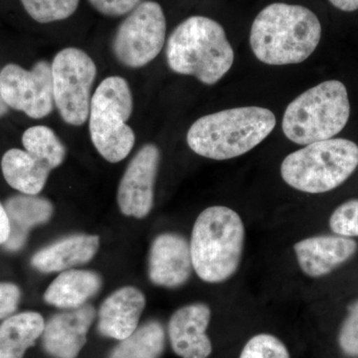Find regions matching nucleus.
<instances>
[{"label": "nucleus", "mask_w": 358, "mask_h": 358, "mask_svg": "<svg viewBox=\"0 0 358 358\" xmlns=\"http://www.w3.org/2000/svg\"><path fill=\"white\" fill-rule=\"evenodd\" d=\"M320 37L319 18L307 7L272 3L254 20L250 45L255 57L265 64H299L315 52Z\"/></svg>", "instance_id": "f257e3e1"}, {"label": "nucleus", "mask_w": 358, "mask_h": 358, "mask_svg": "<svg viewBox=\"0 0 358 358\" xmlns=\"http://www.w3.org/2000/svg\"><path fill=\"white\" fill-rule=\"evenodd\" d=\"M166 57L173 72L211 86L229 72L235 56L222 26L195 15L179 23L169 35Z\"/></svg>", "instance_id": "f03ea898"}, {"label": "nucleus", "mask_w": 358, "mask_h": 358, "mask_svg": "<svg viewBox=\"0 0 358 358\" xmlns=\"http://www.w3.org/2000/svg\"><path fill=\"white\" fill-rule=\"evenodd\" d=\"M275 115L260 107H242L204 115L186 136L188 147L206 159L226 160L241 157L272 133Z\"/></svg>", "instance_id": "7ed1b4c3"}, {"label": "nucleus", "mask_w": 358, "mask_h": 358, "mask_svg": "<svg viewBox=\"0 0 358 358\" xmlns=\"http://www.w3.org/2000/svg\"><path fill=\"white\" fill-rule=\"evenodd\" d=\"M244 244L245 226L239 214L229 207H208L193 226V270L209 284L227 281L239 268Z\"/></svg>", "instance_id": "20e7f679"}, {"label": "nucleus", "mask_w": 358, "mask_h": 358, "mask_svg": "<svg viewBox=\"0 0 358 358\" xmlns=\"http://www.w3.org/2000/svg\"><path fill=\"white\" fill-rule=\"evenodd\" d=\"M350 115L345 85L336 80L322 82L289 103L282 117L285 136L296 145H308L333 138Z\"/></svg>", "instance_id": "39448f33"}, {"label": "nucleus", "mask_w": 358, "mask_h": 358, "mask_svg": "<svg viewBox=\"0 0 358 358\" xmlns=\"http://www.w3.org/2000/svg\"><path fill=\"white\" fill-rule=\"evenodd\" d=\"M358 166V145L345 138L310 143L282 160L285 182L299 192L319 194L345 182Z\"/></svg>", "instance_id": "423d86ee"}, {"label": "nucleus", "mask_w": 358, "mask_h": 358, "mask_svg": "<svg viewBox=\"0 0 358 358\" xmlns=\"http://www.w3.org/2000/svg\"><path fill=\"white\" fill-rule=\"evenodd\" d=\"M134 112L131 87L124 78L110 76L96 87L89 113V131L99 155L117 164L131 154L136 134L128 124Z\"/></svg>", "instance_id": "0eeeda50"}, {"label": "nucleus", "mask_w": 358, "mask_h": 358, "mask_svg": "<svg viewBox=\"0 0 358 358\" xmlns=\"http://www.w3.org/2000/svg\"><path fill=\"white\" fill-rule=\"evenodd\" d=\"M51 68L54 103L61 119L69 126H83L98 73L95 61L82 49L67 47L54 56Z\"/></svg>", "instance_id": "6e6552de"}, {"label": "nucleus", "mask_w": 358, "mask_h": 358, "mask_svg": "<svg viewBox=\"0 0 358 358\" xmlns=\"http://www.w3.org/2000/svg\"><path fill=\"white\" fill-rule=\"evenodd\" d=\"M166 20L157 2L147 0L127 15L117 26L112 52L120 64L140 69L159 56L166 43Z\"/></svg>", "instance_id": "1a4fd4ad"}, {"label": "nucleus", "mask_w": 358, "mask_h": 358, "mask_svg": "<svg viewBox=\"0 0 358 358\" xmlns=\"http://www.w3.org/2000/svg\"><path fill=\"white\" fill-rule=\"evenodd\" d=\"M0 91L9 109L31 119H43L55 107L51 63L37 61L30 70L13 63L4 66L0 72Z\"/></svg>", "instance_id": "9d476101"}, {"label": "nucleus", "mask_w": 358, "mask_h": 358, "mask_svg": "<svg viewBox=\"0 0 358 358\" xmlns=\"http://www.w3.org/2000/svg\"><path fill=\"white\" fill-rule=\"evenodd\" d=\"M159 164L160 150L154 143H145L129 162L117 194V205L124 216L143 219L150 213Z\"/></svg>", "instance_id": "9b49d317"}, {"label": "nucleus", "mask_w": 358, "mask_h": 358, "mask_svg": "<svg viewBox=\"0 0 358 358\" xmlns=\"http://www.w3.org/2000/svg\"><path fill=\"white\" fill-rule=\"evenodd\" d=\"M190 245L176 233H164L152 242L148 256V278L155 286H183L192 274Z\"/></svg>", "instance_id": "f8f14e48"}, {"label": "nucleus", "mask_w": 358, "mask_h": 358, "mask_svg": "<svg viewBox=\"0 0 358 358\" xmlns=\"http://www.w3.org/2000/svg\"><path fill=\"white\" fill-rule=\"evenodd\" d=\"M211 310L196 303L178 308L169 322V336L173 352L181 358H208L212 353L210 338L206 334Z\"/></svg>", "instance_id": "ddd939ff"}, {"label": "nucleus", "mask_w": 358, "mask_h": 358, "mask_svg": "<svg viewBox=\"0 0 358 358\" xmlns=\"http://www.w3.org/2000/svg\"><path fill=\"white\" fill-rule=\"evenodd\" d=\"M95 317V308L87 303L52 317L42 334L46 352L55 358H76Z\"/></svg>", "instance_id": "4468645a"}, {"label": "nucleus", "mask_w": 358, "mask_h": 358, "mask_svg": "<svg viewBox=\"0 0 358 358\" xmlns=\"http://www.w3.org/2000/svg\"><path fill=\"white\" fill-rule=\"evenodd\" d=\"M358 245L350 238L338 235H320L301 240L294 246L296 260L303 274L324 277L350 260Z\"/></svg>", "instance_id": "2eb2a0df"}, {"label": "nucleus", "mask_w": 358, "mask_h": 358, "mask_svg": "<svg viewBox=\"0 0 358 358\" xmlns=\"http://www.w3.org/2000/svg\"><path fill=\"white\" fill-rule=\"evenodd\" d=\"M145 296L136 287H124L110 294L99 310L98 329L103 336L122 341L138 329Z\"/></svg>", "instance_id": "dca6fc26"}, {"label": "nucleus", "mask_w": 358, "mask_h": 358, "mask_svg": "<svg viewBox=\"0 0 358 358\" xmlns=\"http://www.w3.org/2000/svg\"><path fill=\"white\" fill-rule=\"evenodd\" d=\"M99 247V236L70 235L40 250L33 256L31 264L42 273L64 272L90 262L96 256Z\"/></svg>", "instance_id": "f3484780"}, {"label": "nucleus", "mask_w": 358, "mask_h": 358, "mask_svg": "<svg viewBox=\"0 0 358 358\" xmlns=\"http://www.w3.org/2000/svg\"><path fill=\"white\" fill-rule=\"evenodd\" d=\"M10 233L4 247L17 251L24 246L29 231L50 220L54 205L50 200L37 195L20 194L7 200L6 205Z\"/></svg>", "instance_id": "a211bd4d"}, {"label": "nucleus", "mask_w": 358, "mask_h": 358, "mask_svg": "<svg viewBox=\"0 0 358 358\" xmlns=\"http://www.w3.org/2000/svg\"><path fill=\"white\" fill-rule=\"evenodd\" d=\"M102 288V278L88 270H67L51 282L44 294L49 305L63 310L83 307Z\"/></svg>", "instance_id": "6ab92c4d"}, {"label": "nucleus", "mask_w": 358, "mask_h": 358, "mask_svg": "<svg viewBox=\"0 0 358 358\" xmlns=\"http://www.w3.org/2000/svg\"><path fill=\"white\" fill-rule=\"evenodd\" d=\"M1 171L11 187L29 195L42 192L52 171L25 150L20 148H11L3 155Z\"/></svg>", "instance_id": "aec40b11"}, {"label": "nucleus", "mask_w": 358, "mask_h": 358, "mask_svg": "<svg viewBox=\"0 0 358 358\" xmlns=\"http://www.w3.org/2000/svg\"><path fill=\"white\" fill-rule=\"evenodd\" d=\"M44 319L38 313L26 312L8 317L0 324V358H23L43 334Z\"/></svg>", "instance_id": "412c9836"}, {"label": "nucleus", "mask_w": 358, "mask_h": 358, "mask_svg": "<svg viewBox=\"0 0 358 358\" xmlns=\"http://www.w3.org/2000/svg\"><path fill=\"white\" fill-rule=\"evenodd\" d=\"M166 345L164 327L150 320L138 327L131 336L122 339L110 358H159Z\"/></svg>", "instance_id": "4be33fe9"}, {"label": "nucleus", "mask_w": 358, "mask_h": 358, "mask_svg": "<svg viewBox=\"0 0 358 358\" xmlns=\"http://www.w3.org/2000/svg\"><path fill=\"white\" fill-rule=\"evenodd\" d=\"M24 150L50 171L64 162L67 150L57 134L47 126H34L22 134Z\"/></svg>", "instance_id": "5701e85b"}, {"label": "nucleus", "mask_w": 358, "mask_h": 358, "mask_svg": "<svg viewBox=\"0 0 358 358\" xmlns=\"http://www.w3.org/2000/svg\"><path fill=\"white\" fill-rule=\"evenodd\" d=\"M26 13L36 22H57L68 20L79 7L80 0H20Z\"/></svg>", "instance_id": "b1692460"}, {"label": "nucleus", "mask_w": 358, "mask_h": 358, "mask_svg": "<svg viewBox=\"0 0 358 358\" xmlns=\"http://www.w3.org/2000/svg\"><path fill=\"white\" fill-rule=\"evenodd\" d=\"M239 358H291L286 345L268 334H260L250 338Z\"/></svg>", "instance_id": "393cba45"}, {"label": "nucleus", "mask_w": 358, "mask_h": 358, "mask_svg": "<svg viewBox=\"0 0 358 358\" xmlns=\"http://www.w3.org/2000/svg\"><path fill=\"white\" fill-rule=\"evenodd\" d=\"M329 227L338 236L358 237V199L339 205L329 218Z\"/></svg>", "instance_id": "a878e982"}, {"label": "nucleus", "mask_w": 358, "mask_h": 358, "mask_svg": "<svg viewBox=\"0 0 358 358\" xmlns=\"http://www.w3.org/2000/svg\"><path fill=\"white\" fill-rule=\"evenodd\" d=\"M339 346L345 355L358 357V301L348 308L338 336Z\"/></svg>", "instance_id": "bb28decb"}, {"label": "nucleus", "mask_w": 358, "mask_h": 358, "mask_svg": "<svg viewBox=\"0 0 358 358\" xmlns=\"http://www.w3.org/2000/svg\"><path fill=\"white\" fill-rule=\"evenodd\" d=\"M99 13L108 17L128 15L143 0H88Z\"/></svg>", "instance_id": "cd10ccee"}, {"label": "nucleus", "mask_w": 358, "mask_h": 358, "mask_svg": "<svg viewBox=\"0 0 358 358\" xmlns=\"http://www.w3.org/2000/svg\"><path fill=\"white\" fill-rule=\"evenodd\" d=\"M20 289L10 282H0V320L15 312L20 301Z\"/></svg>", "instance_id": "c85d7f7f"}, {"label": "nucleus", "mask_w": 358, "mask_h": 358, "mask_svg": "<svg viewBox=\"0 0 358 358\" xmlns=\"http://www.w3.org/2000/svg\"><path fill=\"white\" fill-rule=\"evenodd\" d=\"M10 233L8 216H7L6 207L0 202V245L6 243Z\"/></svg>", "instance_id": "c756f323"}, {"label": "nucleus", "mask_w": 358, "mask_h": 358, "mask_svg": "<svg viewBox=\"0 0 358 358\" xmlns=\"http://www.w3.org/2000/svg\"><path fill=\"white\" fill-rule=\"evenodd\" d=\"M331 4L339 10L352 13L358 9V0H329Z\"/></svg>", "instance_id": "7c9ffc66"}, {"label": "nucleus", "mask_w": 358, "mask_h": 358, "mask_svg": "<svg viewBox=\"0 0 358 358\" xmlns=\"http://www.w3.org/2000/svg\"><path fill=\"white\" fill-rule=\"evenodd\" d=\"M1 72V70H0ZM9 107L4 102L3 98H2L1 91H0V117H4L6 114H8Z\"/></svg>", "instance_id": "2f4dec72"}]
</instances>
